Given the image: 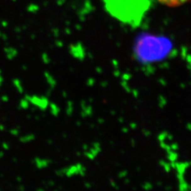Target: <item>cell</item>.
Segmentation results:
<instances>
[{"mask_svg":"<svg viewBox=\"0 0 191 191\" xmlns=\"http://www.w3.org/2000/svg\"><path fill=\"white\" fill-rule=\"evenodd\" d=\"M189 1L190 0H157L160 4L168 7H178Z\"/></svg>","mask_w":191,"mask_h":191,"instance_id":"cell-1","label":"cell"}]
</instances>
